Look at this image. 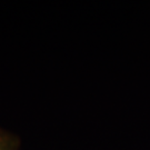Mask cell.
<instances>
[{"label":"cell","instance_id":"cell-1","mask_svg":"<svg viewBox=\"0 0 150 150\" xmlns=\"http://www.w3.org/2000/svg\"><path fill=\"white\" fill-rule=\"evenodd\" d=\"M19 140L0 129V150H18Z\"/></svg>","mask_w":150,"mask_h":150}]
</instances>
